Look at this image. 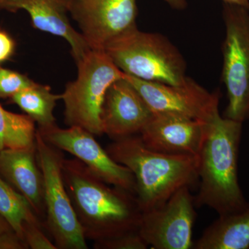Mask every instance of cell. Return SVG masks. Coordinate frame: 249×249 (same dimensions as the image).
Returning a JSON list of instances; mask_svg holds the SVG:
<instances>
[{"instance_id":"obj_1","label":"cell","mask_w":249,"mask_h":249,"mask_svg":"<svg viewBox=\"0 0 249 249\" xmlns=\"http://www.w3.org/2000/svg\"><path fill=\"white\" fill-rule=\"evenodd\" d=\"M62 174L86 238L98 242L138 231L142 211L135 195L106 183L76 158L64 160Z\"/></svg>"},{"instance_id":"obj_2","label":"cell","mask_w":249,"mask_h":249,"mask_svg":"<svg viewBox=\"0 0 249 249\" xmlns=\"http://www.w3.org/2000/svg\"><path fill=\"white\" fill-rule=\"evenodd\" d=\"M242 124L221 116L219 111L206 122L197 155L200 185L194 196L196 208L207 206L221 215L238 211L247 204L238 178Z\"/></svg>"},{"instance_id":"obj_3","label":"cell","mask_w":249,"mask_h":249,"mask_svg":"<svg viewBox=\"0 0 249 249\" xmlns=\"http://www.w3.org/2000/svg\"><path fill=\"white\" fill-rule=\"evenodd\" d=\"M116 163L133 174L135 195L142 212L158 207L183 187L198 179V157L150 150L139 134L113 141L106 148Z\"/></svg>"},{"instance_id":"obj_4","label":"cell","mask_w":249,"mask_h":249,"mask_svg":"<svg viewBox=\"0 0 249 249\" xmlns=\"http://www.w3.org/2000/svg\"><path fill=\"white\" fill-rule=\"evenodd\" d=\"M104 51L124 74L138 79L170 85H181L188 80L183 55L161 34L136 27Z\"/></svg>"},{"instance_id":"obj_5","label":"cell","mask_w":249,"mask_h":249,"mask_svg":"<svg viewBox=\"0 0 249 249\" xmlns=\"http://www.w3.org/2000/svg\"><path fill=\"white\" fill-rule=\"evenodd\" d=\"M76 64V79L67 83L61 94L65 123L69 127L76 126L94 136H102L101 116L106 93L124 73L104 50L90 49Z\"/></svg>"},{"instance_id":"obj_6","label":"cell","mask_w":249,"mask_h":249,"mask_svg":"<svg viewBox=\"0 0 249 249\" xmlns=\"http://www.w3.org/2000/svg\"><path fill=\"white\" fill-rule=\"evenodd\" d=\"M37 158L44 178L45 226L58 249H87L84 231L67 193L62 150L48 143L39 131L36 137Z\"/></svg>"},{"instance_id":"obj_7","label":"cell","mask_w":249,"mask_h":249,"mask_svg":"<svg viewBox=\"0 0 249 249\" xmlns=\"http://www.w3.org/2000/svg\"><path fill=\"white\" fill-rule=\"evenodd\" d=\"M223 18L222 81L228 98L224 116L243 124L249 119V10L224 4Z\"/></svg>"},{"instance_id":"obj_8","label":"cell","mask_w":249,"mask_h":249,"mask_svg":"<svg viewBox=\"0 0 249 249\" xmlns=\"http://www.w3.org/2000/svg\"><path fill=\"white\" fill-rule=\"evenodd\" d=\"M196 208L190 187H183L164 204L142 212L139 233L151 249L193 248Z\"/></svg>"},{"instance_id":"obj_9","label":"cell","mask_w":249,"mask_h":249,"mask_svg":"<svg viewBox=\"0 0 249 249\" xmlns=\"http://www.w3.org/2000/svg\"><path fill=\"white\" fill-rule=\"evenodd\" d=\"M124 78L140 93L153 114L207 122L219 111V91L210 92L191 78L181 85H170L145 81L127 74Z\"/></svg>"},{"instance_id":"obj_10","label":"cell","mask_w":249,"mask_h":249,"mask_svg":"<svg viewBox=\"0 0 249 249\" xmlns=\"http://www.w3.org/2000/svg\"><path fill=\"white\" fill-rule=\"evenodd\" d=\"M68 9L91 49L104 50L137 27V0H71Z\"/></svg>"},{"instance_id":"obj_11","label":"cell","mask_w":249,"mask_h":249,"mask_svg":"<svg viewBox=\"0 0 249 249\" xmlns=\"http://www.w3.org/2000/svg\"><path fill=\"white\" fill-rule=\"evenodd\" d=\"M37 130L48 143L74 156L106 183L135 195L133 174L124 165L116 163L93 134L76 126L62 129L57 124Z\"/></svg>"},{"instance_id":"obj_12","label":"cell","mask_w":249,"mask_h":249,"mask_svg":"<svg viewBox=\"0 0 249 249\" xmlns=\"http://www.w3.org/2000/svg\"><path fill=\"white\" fill-rule=\"evenodd\" d=\"M154 114L135 88L124 78L108 88L103 103V133L113 141L137 135Z\"/></svg>"},{"instance_id":"obj_13","label":"cell","mask_w":249,"mask_h":249,"mask_svg":"<svg viewBox=\"0 0 249 249\" xmlns=\"http://www.w3.org/2000/svg\"><path fill=\"white\" fill-rule=\"evenodd\" d=\"M206 122L180 116L154 114L139 134L150 150L175 155L197 156Z\"/></svg>"},{"instance_id":"obj_14","label":"cell","mask_w":249,"mask_h":249,"mask_svg":"<svg viewBox=\"0 0 249 249\" xmlns=\"http://www.w3.org/2000/svg\"><path fill=\"white\" fill-rule=\"evenodd\" d=\"M1 9L27 11L35 29L61 37L68 42L76 62L91 49L82 34L72 27L68 6L62 0H0Z\"/></svg>"},{"instance_id":"obj_15","label":"cell","mask_w":249,"mask_h":249,"mask_svg":"<svg viewBox=\"0 0 249 249\" xmlns=\"http://www.w3.org/2000/svg\"><path fill=\"white\" fill-rule=\"evenodd\" d=\"M0 176L27 199L37 217H45L43 175L37 161L36 144L0 152Z\"/></svg>"},{"instance_id":"obj_16","label":"cell","mask_w":249,"mask_h":249,"mask_svg":"<svg viewBox=\"0 0 249 249\" xmlns=\"http://www.w3.org/2000/svg\"><path fill=\"white\" fill-rule=\"evenodd\" d=\"M193 249H249V201L238 211L219 215L193 244Z\"/></svg>"},{"instance_id":"obj_17","label":"cell","mask_w":249,"mask_h":249,"mask_svg":"<svg viewBox=\"0 0 249 249\" xmlns=\"http://www.w3.org/2000/svg\"><path fill=\"white\" fill-rule=\"evenodd\" d=\"M11 98L13 103L38 124L39 129L49 128L56 124L53 110L57 101L61 99V94H54L48 85L36 83Z\"/></svg>"},{"instance_id":"obj_18","label":"cell","mask_w":249,"mask_h":249,"mask_svg":"<svg viewBox=\"0 0 249 249\" xmlns=\"http://www.w3.org/2000/svg\"><path fill=\"white\" fill-rule=\"evenodd\" d=\"M35 121L0 106V152L4 149H23L36 145Z\"/></svg>"},{"instance_id":"obj_19","label":"cell","mask_w":249,"mask_h":249,"mask_svg":"<svg viewBox=\"0 0 249 249\" xmlns=\"http://www.w3.org/2000/svg\"><path fill=\"white\" fill-rule=\"evenodd\" d=\"M0 214L23 238L26 223L39 220L27 199L0 176Z\"/></svg>"},{"instance_id":"obj_20","label":"cell","mask_w":249,"mask_h":249,"mask_svg":"<svg viewBox=\"0 0 249 249\" xmlns=\"http://www.w3.org/2000/svg\"><path fill=\"white\" fill-rule=\"evenodd\" d=\"M35 83L27 75L0 67V98H11Z\"/></svg>"},{"instance_id":"obj_21","label":"cell","mask_w":249,"mask_h":249,"mask_svg":"<svg viewBox=\"0 0 249 249\" xmlns=\"http://www.w3.org/2000/svg\"><path fill=\"white\" fill-rule=\"evenodd\" d=\"M96 249H145L148 247L138 231L128 232L107 239L94 242Z\"/></svg>"},{"instance_id":"obj_22","label":"cell","mask_w":249,"mask_h":249,"mask_svg":"<svg viewBox=\"0 0 249 249\" xmlns=\"http://www.w3.org/2000/svg\"><path fill=\"white\" fill-rule=\"evenodd\" d=\"M23 238L28 249H58L49 240L41 229L40 221L26 223L23 231Z\"/></svg>"},{"instance_id":"obj_23","label":"cell","mask_w":249,"mask_h":249,"mask_svg":"<svg viewBox=\"0 0 249 249\" xmlns=\"http://www.w3.org/2000/svg\"><path fill=\"white\" fill-rule=\"evenodd\" d=\"M14 39L6 31L0 29V65L12 58L16 52Z\"/></svg>"},{"instance_id":"obj_24","label":"cell","mask_w":249,"mask_h":249,"mask_svg":"<svg viewBox=\"0 0 249 249\" xmlns=\"http://www.w3.org/2000/svg\"><path fill=\"white\" fill-rule=\"evenodd\" d=\"M28 249L24 241L13 229L0 234V249Z\"/></svg>"},{"instance_id":"obj_25","label":"cell","mask_w":249,"mask_h":249,"mask_svg":"<svg viewBox=\"0 0 249 249\" xmlns=\"http://www.w3.org/2000/svg\"><path fill=\"white\" fill-rule=\"evenodd\" d=\"M170 7L177 10H183L187 7V0H163Z\"/></svg>"},{"instance_id":"obj_26","label":"cell","mask_w":249,"mask_h":249,"mask_svg":"<svg viewBox=\"0 0 249 249\" xmlns=\"http://www.w3.org/2000/svg\"><path fill=\"white\" fill-rule=\"evenodd\" d=\"M222 1H224V4L242 6L249 10V0H222Z\"/></svg>"},{"instance_id":"obj_27","label":"cell","mask_w":249,"mask_h":249,"mask_svg":"<svg viewBox=\"0 0 249 249\" xmlns=\"http://www.w3.org/2000/svg\"><path fill=\"white\" fill-rule=\"evenodd\" d=\"M11 227H10L9 223L6 222V219H4L2 216L0 214V234L3 233L5 231L11 230Z\"/></svg>"},{"instance_id":"obj_28","label":"cell","mask_w":249,"mask_h":249,"mask_svg":"<svg viewBox=\"0 0 249 249\" xmlns=\"http://www.w3.org/2000/svg\"><path fill=\"white\" fill-rule=\"evenodd\" d=\"M62 1H64V2L67 5V6H69V4H70V1H71V0H62Z\"/></svg>"}]
</instances>
